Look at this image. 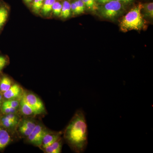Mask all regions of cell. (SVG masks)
Returning a JSON list of instances; mask_svg holds the SVG:
<instances>
[{"instance_id": "52a82bcc", "label": "cell", "mask_w": 153, "mask_h": 153, "mask_svg": "<svg viewBox=\"0 0 153 153\" xmlns=\"http://www.w3.org/2000/svg\"><path fill=\"white\" fill-rule=\"evenodd\" d=\"M24 92L20 85L14 84L11 86L10 89L3 93V96L7 100L21 99Z\"/></svg>"}, {"instance_id": "ac0fdd59", "label": "cell", "mask_w": 153, "mask_h": 153, "mask_svg": "<svg viewBox=\"0 0 153 153\" xmlns=\"http://www.w3.org/2000/svg\"><path fill=\"white\" fill-rule=\"evenodd\" d=\"M62 5L59 2L55 1L52 7V11L54 15L56 16H59L60 15Z\"/></svg>"}, {"instance_id": "4316f807", "label": "cell", "mask_w": 153, "mask_h": 153, "mask_svg": "<svg viewBox=\"0 0 153 153\" xmlns=\"http://www.w3.org/2000/svg\"><path fill=\"white\" fill-rule=\"evenodd\" d=\"M121 4H128L131 3L133 0H117Z\"/></svg>"}, {"instance_id": "30bf717a", "label": "cell", "mask_w": 153, "mask_h": 153, "mask_svg": "<svg viewBox=\"0 0 153 153\" xmlns=\"http://www.w3.org/2000/svg\"><path fill=\"white\" fill-rule=\"evenodd\" d=\"M62 146L63 140L60 137L57 140L43 149L46 153H60L62 151Z\"/></svg>"}, {"instance_id": "8fae6325", "label": "cell", "mask_w": 153, "mask_h": 153, "mask_svg": "<svg viewBox=\"0 0 153 153\" xmlns=\"http://www.w3.org/2000/svg\"><path fill=\"white\" fill-rule=\"evenodd\" d=\"M11 141V137L7 130L0 128V150L4 149Z\"/></svg>"}, {"instance_id": "9c48e42d", "label": "cell", "mask_w": 153, "mask_h": 153, "mask_svg": "<svg viewBox=\"0 0 153 153\" xmlns=\"http://www.w3.org/2000/svg\"><path fill=\"white\" fill-rule=\"evenodd\" d=\"M19 107H20L21 112L24 115L27 116H32L36 115V112L32 108V107L30 106L25 100L23 96V94L20 99Z\"/></svg>"}, {"instance_id": "ba28073f", "label": "cell", "mask_w": 153, "mask_h": 153, "mask_svg": "<svg viewBox=\"0 0 153 153\" xmlns=\"http://www.w3.org/2000/svg\"><path fill=\"white\" fill-rule=\"evenodd\" d=\"M60 132H53L47 131L42 140L41 148L44 149L51 145L61 137Z\"/></svg>"}, {"instance_id": "cb8c5ba5", "label": "cell", "mask_w": 153, "mask_h": 153, "mask_svg": "<svg viewBox=\"0 0 153 153\" xmlns=\"http://www.w3.org/2000/svg\"><path fill=\"white\" fill-rule=\"evenodd\" d=\"M71 11H72V13L74 15H79L80 14L79 13L76 5L75 4V3H72L71 4Z\"/></svg>"}, {"instance_id": "ffe728a7", "label": "cell", "mask_w": 153, "mask_h": 153, "mask_svg": "<svg viewBox=\"0 0 153 153\" xmlns=\"http://www.w3.org/2000/svg\"><path fill=\"white\" fill-rule=\"evenodd\" d=\"M74 3L76 5V7H77L80 14L82 13L85 11L86 7L82 0H78V1H75Z\"/></svg>"}, {"instance_id": "603a6c76", "label": "cell", "mask_w": 153, "mask_h": 153, "mask_svg": "<svg viewBox=\"0 0 153 153\" xmlns=\"http://www.w3.org/2000/svg\"><path fill=\"white\" fill-rule=\"evenodd\" d=\"M7 59L3 56H0V71H2L7 63Z\"/></svg>"}, {"instance_id": "277c9868", "label": "cell", "mask_w": 153, "mask_h": 153, "mask_svg": "<svg viewBox=\"0 0 153 153\" xmlns=\"http://www.w3.org/2000/svg\"><path fill=\"white\" fill-rule=\"evenodd\" d=\"M47 131L43 125L37 124L33 131L27 137V141L31 144L41 148L43 137Z\"/></svg>"}, {"instance_id": "7a4b0ae2", "label": "cell", "mask_w": 153, "mask_h": 153, "mask_svg": "<svg viewBox=\"0 0 153 153\" xmlns=\"http://www.w3.org/2000/svg\"><path fill=\"white\" fill-rule=\"evenodd\" d=\"M142 4L135 6L123 18L120 24L121 31L126 33L131 30H140L145 24L141 13Z\"/></svg>"}, {"instance_id": "d4e9b609", "label": "cell", "mask_w": 153, "mask_h": 153, "mask_svg": "<svg viewBox=\"0 0 153 153\" xmlns=\"http://www.w3.org/2000/svg\"><path fill=\"white\" fill-rule=\"evenodd\" d=\"M55 1H56L55 0H49L48 7L47 9V14L49 13L52 10V7Z\"/></svg>"}, {"instance_id": "7c38bea8", "label": "cell", "mask_w": 153, "mask_h": 153, "mask_svg": "<svg viewBox=\"0 0 153 153\" xmlns=\"http://www.w3.org/2000/svg\"><path fill=\"white\" fill-rule=\"evenodd\" d=\"M141 11H142L143 15L145 17L149 18V19H152L153 18V2L142 4Z\"/></svg>"}, {"instance_id": "7402d4cb", "label": "cell", "mask_w": 153, "mask_h": 153, "mask_svg": "<svg viewBox=\"0 0 153 153\" xmlns=\"http://www.w3.org/2000/svg\"><path fill=\"white\" fill-rule=\"evenodd\" d=\"M89 5H90V9L91 10H95L98 9V6L97 4L96 0H87Z\"/></svg>"}, {"instance_id": "5bb4252c", "label": "cell", "mask_w": 153, "mask_h": 153, "mask_svg": "<svg viewBox=\"0 0 153 153\" xmlns=\"http://www.w3.org/2000/svg\"><path fill=\"white\" fill-rule=\"evenodd\" d=\"M1 123L4 127L12 129L17 128L18 123L11 120L5 115L2 117L1 119Z\"/></svg>"}, {"instance_id": "8992f818", "label": "cell", "mask_w": 153, "mask_h": 153, "mask_svg": "<svg viewBox=\"0 0 153 153\" xmlns=\"http://www.w3.org/2000/svg\"><path fill=\"white\" fill-rule=\"evenodd\" d=\"M36 125V121L32 119L25 118L19 121L17 126L19 134L23 137L27 138L33 131Z\"/></svg>"}, {"instance_id": "83f0119b", "label": "cell", "mask_w": 153, "mask_h": 153, "mask_svg": "<svg viewBox=\"0 0 153 153\" xmlns=\"http://www.w3.org/2000/svg\"><path fill=\"white\" fill-rule=\"evenodd\" d=\"M2 98V97L1 95L0 94V107L1 106V103Z\"/></svg>"}, {"instance_id": "5b68a950", "label": "cell", "mask_w": 153, "mask_h": 153, "mask_svg": "<svg viewBox=\"0 0 153 153\" xmlns=\"http://www.w3.org/2000/svg\"><path fill=\"white\" fill-rule=\"evenodd\" d=\"M23 96L28 104L32 107L36 115L45 112V106L43 102L37 95L29 92H24Z\"/></svg>"}, {"instance_id": "2e32d148", "label": "cell", "mask_w": 153, "mask_h": 153, "mask_svg": "<svg viewBox=\"0 0 153 153\" xmlns=\"http://www.w3.org/2000/svg\"><path fill=\"white\" fill-rule=\"evenodd\" d=\"M8 13L4 7H0V29L6 22L7 19Z\"/></svg>"}, {"instance_id": "484cf974", "label": "cell", "mask_w": 153, "mask_h": 153, "mask_svg": "<svg viewBox=\"0 0 153 153\" xmlns=\"http://www.w3.org/2000/svg\"><path fill=\"white\" fill-rule=\"evenodd\" d=\"M111 1H112V0H96L97 2L100 4V5L104 4H106V3Z\"/></svg>"}, {"instance_id": "e0dca14e", "label": "cell", "mask_w": 153, "mask_h": 153, "mask_svg": "<svg viewBox=\"0 0 153 153\" xmlns=\"http://www.w3.org/2000/svg\"><path fill=\"white\" fill-rule=\"evenodd\" d=\"M21 99H16L8 100L3 103V105H7L18 108L19 107L20 100Z\"/></svg>"}, {"instance_id": "9a60e30c", "label": "cell", "mask_w": 153, "mask_h": 153, "mask_svg": "<svg viewBox=\"0 0 153 153\" xmlns=\"http://www.w3.org/2000/svg\"><path fill=\"white\" fill-rule=\"evenodd\" d=\"M71 4L67 1H65L62 4L60 16L63 19H67L71 15Z\"/></svg>"}, {"instance_id": "4fadbf2b", "label": "cell", "mask_w": 153, "mask_h": 153, "mask_svg": "<svg viewBox=\"0 0 153 153\" xmlns=\"http://www.w3.org/2000/svg\"><path fill=\"white\" fill-rule=\"evenodd\" d=\"M12 85V81L8 77L3 76L0 80V91L4 93L10 89Z\"/></svg>"}, {"instance_id": "6da1fadb", "label": "cell", "mask_w": 153, "mask_h": 153, "mask_svg": "<svg viewBox=\"0 0 153 153\" xmlns=\"http://www.w3.org/2000/svg\"><path fill=\"white\" fill-rule=\"evenodd\" d=\"M88 126L84 113L77 111L63 132V138L72 151L84 152L88 145Z\"/></svg>"}, {"instance_id": "f1b7e54d", "label": "cell", "mask_w": 153, "mask_h": 153, "mask_svg": "<svg viewBox=\"0 0 153 153\" xmlns=\"http://www.w3.org/2000/svg\"><path fill=\"white\" fill-rule=\"evenodd\" d=\"M25 1L29 3L31 2L32 1H34V0H25Z\"/></svg>"}, {"instance_id": "d6986e66", "label": "cell", "mask_w": 153, "mask_h": 153, "mask_svg": "<svg viewBox=\"0 0 153 153\" xmlns=\"http://www.w3.org/2000/svg\"><path fill=\"white\" fill-rule=\"evenodd\" d=\"M17 109L18 108L7 106V105H2V112L6 114L10 113H16L17 112Z\"/></svg>"}, {"instance_id": "3957f363", "label": "cell", "mask_w": 153, "mask_h": 153, "mask_svg": "<svg viewBox=\"0 0 153 153\" xmlns=\"http://www.w3.org/2000/svg\"><path fill=\"white\" fill-rule=\"evenodd\" d=\"M99 13L102 18L112 20L120 16L123 11L122 4L117 0H112L98 7Z\"/></svg>"}, {"instance_id": "44dd1931", "label": "cell", "mask_w": 153, "mask_h": 153, "mask_svg": "<svg viewBox=\"0 0 153 153\" xmlns=\"http://www.w3.org/2000/svg\"><path fill=\"white\" fill-rule=\"evenodd\" d=\"M42 6L40 4L39 0H34L33 4V10L35 12H38L42 8Z\"/></svg>"}]
</instances>
